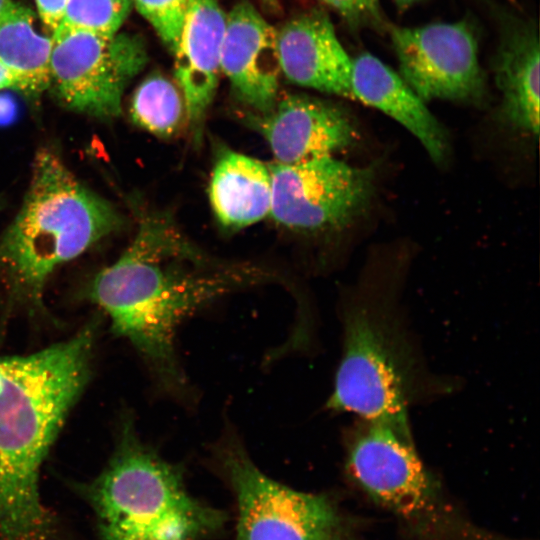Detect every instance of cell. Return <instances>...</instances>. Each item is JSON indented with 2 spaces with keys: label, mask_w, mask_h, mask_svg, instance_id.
<instances>
[{
  "label": "cell",
  "mask_w": 540,
  "mask_h": 540,
  "mask_svg": "<svg viewBox=\"0 0 540 540\" xmlns=\"http://www.w3.org/2000/svg\"><path fill=\"white\" fill-rule=\"evenodd\" d=\"M209 200L226 228L239 229L262 220L271 208L268 164L230 149L220 151L211 174Z\"/></svg>",
  "instance_id": "cell-16"
},
{
  "label": "cell",
  "mask_w": 540,
  "mask_h": 540,
  "mask_svg": "<svg viewBox=\"0 0 540 540\" xmlns=\"http://www.w3.org/2000/svg\"><path fill=\"white\" fill-rule=\"evenodd\" d=\"M68 0H35L44 25L54 33L61 25Z\"/></svg>",
  "instance_id": "cell-23"
},
{
  "label": "cell",
  "mask_w": 540,
  "mask_h": 540,
  "mask_svg": "<svg viewBox=\"0 0 540 540\" xmlns=\"http://www.w3.org/2000/svg\"><path fill=\"white\" fill-rule=\"evenodd\" d=\"M132 0H68L60 27L114 35L128 17Z\"/></svg>",
  "instance_id": "cell-20"
},
{
  "label": "cell",
  "mask_w": 540,
  "mask_h": 540,
  "mask_svg": "<svg viewBox=\"0 0 540 540\" xmlns=\"http://www.w3.org/2000/svg\"><path fill=\"white\" fill-rule=\"evenodd\" d=\"M348 467L370 496L404 516L419 514L434 498L433 482L409 431L367 423L351 446Z\"/></svg>",
  "instance_id": "cell-10"
},
{
  "label": "cell",
  "mask_w": 540,
  "mask_h": 540,
  "mask_svg": "<svg viewBox=\"0 0 540 540\" xmlns=\"http://www.w3.org/2000/svg\"><path fill=\"white\" fill-rule=\"evenodd\" d=\"M122 224L109 201L81 183L58 153L42 148L21 208L0 240V272L14 296L42 306L56 268Z\"/></svg>",
  "instance_id": "cell-3"
},
{
  "label": "cell",
  "mask_w": 540,
  "mask_h": 540,
  "mask_svg": "<svg viewBox=\"0 0 540 540\" xmlns=\"http://www.w3.org/2000/svg\"><path fill=\"white\" fill-rule=\"evenodd\" d=\"M255 129L265 138L275 162L295 164L332 156L354 143L353 121L340 107L302 95L277 101L262 116L251 117Z\"/></svg>",
  "instance_id": "cell-11"
},
{
  "label": "cell",
  "mask_w": 540,
  "mask_h": 540,
  "mask_svg": "<svg viewBox=\"0 0 540 540\" xmlns=\"http://www.w3.org/2000/svg\"><path fill=\"white\" fill-rule=\"evenodd\" d=\"M51 39L50 87L60 102L101 120L117 117L126 86L147 62L141 40L66 27Z\"/></svg>",
  "instance_id": "cell-5"
},
{
  "label": "cell",
  "mask_w": 540,
  "mask_h": 540,
  "mask_svg": "<svg viewBox=\"0 0 540 540\" xmlns=\"http://www.w3.org/2000/svg\"><path fill=\"white\" fill-rule=\"evenodd\" d=\"M400 76L424 102H478L485 94L476 39L463 22L394 27Z\"/></svg>",
  "instance_id": "cell-9"
},
{
  "label": "cell",
  "mask_w": 540,
  "mask_h": 540,
  "mask_svg": "<svg viewBox=\"0 0 540 540\" xmlns=\"http://www.w3.org/2000/svg\"><path fill=\"white\" fill-rule=\"evenodd\" d=\"M350 20L359 21L376 16L379 0H321Z\"/></svg>",
  "instance_id": "cell-22"
},
{
  "label": "cell",
  "mask_w": 540,
  "mask_h": 540,
  "mask_svg": "<svg viewBox=\"0 0 540 540\" xmlns=\"http://www.w3.org/2000/svg\"><path fill=\"white\" fill-rule=\"evenodd\" d=\"M15 2L13 0H0V16L6 12Z\"/></svg>",
  "instance_id": "cell-25"
},
{
  "label": "cell",
  "mask_w": 540,
  "mask_h": 540,
  "mask_svg": "<svg viewBox=\"0 0 540 540\" xmlns=\"http://www.w3.org/2000/svg\"><path fill=\"white\" fill-rule=\"evenodd\" d=\"M51 37L34 28L33 12L14 3L0 16V59L16 74L19 90L39 95L50 87Z\"/></svg>",
  "instance_id": "cell-18"
},
{
  "label": "cell",
  "mask_w": 540,
  "mask_h": 540,
  "mask_svg": "<svg viewBox=\"0 0 540 540\" xmlns=\"http://www.w3.org/2000/svg\"><path fill=\"white\" fill-rule=\"evenodd\" d=\"M220 66L242 102L262 114L273 109L281 73L276 30L249 2L226 15Z\"/></svg>",
  "instance_id": "cell-13"
},
{
  "label": "cell",
  "mask_w": 540,
  "mask_h": 540,
  "mask_svg": "<svg viewBox=\"0 0 540 540\" xmlns=\"http://www.w3.org/2000/svg\"><path fill=\"white\" fill-rule=\"evenodd\" d=\"M190 0H132L163 43L174 50Z\"/></svg>",
  "instance_id": "cell-21"
},
{
  "label": "cell",
  "mask_w": 540,
  "mask_h": 540,
  "mask_svg": "<svg viewBox=\"0 0 540 540\" xmlns=\"http://www.w3.org/2000/svg\"><path fill=\"white\" fill-rule=\"evenodd\" d=\"M87 491L105 540H197L222 521L188 494L179 468L140 439L130 418Z\"/></svg>",
  "instance_id": "cell-4"
},
{
  "label": "cell",
  "mask_w": 540,
  "mask_h": 540,
  "mask_svg": "<svg viewBox=\"0 0 540 540\" xmlns=\"http://www.w3.org/2000/svg\"><path fill=\"white\" fill-rule=\"evenodd\" d=\"M129 112L137 126L163 138L175 135L187 121L179 87L161 74L150 75L138 85Z\"/></svg>",
  "instance_id": "cell-19"
},
{
  "label": "cell",
  "mask_w": 540,
  "mask_h": 540,
  "mask_svg": "<svg viewBox=\"0 0 540 540\" xmlns=\"http://www.w3.org/2000/svg\"><path fill=\"white\" fill-rule=\"evenodd\" d=\"M225 29L226 14L218 0H190L173 53L175 82L196 144L218 87Z\"/></svg>",
  "instance_id": "cell-12"
},
{
  "label": "cell",
  "mask_w": 540,
  "mask_h": 540,
  "mask_svg": "<svg viewBox=\"0 0 540 540\" xmlns=\"http://www.w3.org/2000/svg\"><path fill=\"white\" fill-rule=\"evenodd\" d=\"M214 448L237 496L238 540L334 539L339 518L325 496L293 490L265 475L234 433Z\"/></svg>",
  "instance_id": "cell-6"
},
{
  "label": "cell",
  "mask_w": 540,
  "mask_h": 540,
  "mask_svg": "<svg viewBox=\"0 0 540 540\" xmlns=\"http://www.w3.org/2000/svg\"><path fill=\"white\" fill-rule=\"evenodd\" d=\"M269 279L247 264L224 263L197 248L165 214H150L124 253L98 272L87 297L104 311L115 336L146 361L164 393L186 398L175 337L192 313L236 289Z\"/></svg>",
  "instance_id": "cell-1"
},
{
  "label": "cell",
  "mask_w": 540,
  "mask_h": 540,
  "mask_svg": "<svg viewBox=\"0 0 540 540\" xmlns=\"http://www.w3.org/2000/svg\"><path fill=\"white\" fill-rule=\"evenodd\" d=\"M7 88H20L16 74L0 59V90Z\"/></svg>",
  "instance_id": "cell-24"
},
{
  "label": "cell",
  "mask_w": 540,
  "mask_h": 540,
  "mask_svg": "<svg viewBox=\"0 0 540 540\" xmlns=\"http://www.w3.org/2000/svg\"><path fill=\"white\" fill-rule=\"evenodd\" d=\"M270 214L275 222L300 231H323L348 224L370 202L375 173L333 156L295 164H268Z\"/></svg>",
  "instance_id": "cell-8"
},
{
  "label": "cell",
  "mask_w": 540,
  "mask_h": 540,
  "mask_svg": "<svg viewBox=\"0 0 540 540\" xmlns=\"http://www.w3.org/2000/svg\"><path fill=\"white\" fill-rule=\"evenodd\" d=\"M418 0H394V2L400 7V8H406L415 3Z\"/></svg>",
  "instance_id": "cell-26"
},
{
  "label": "cell",
  "mask_w": 540,
  "mask_h": 540,
  "mask_svg": "<svg viewBox=\"0 0 540 540\" xmlns=\"http://www.w3.org/2000/svg\"><path fill=\"white\" fill-rule=\"evenodd\" d=\"M540 47L536 30L523 28L505 42L496 65L502 113L513 127L539 134Z\"/></svg>",
  "instance_id": "cell-17"
},
{
  "label": "cell",
  "mask_w": 540,
  "mask_h": 540,
  "mask_svg": "<svg viewBox=\"0 0 540 540\" xmlns=\"http://www.w3.org/2000/svg\"><path fill=\"white\" fill-rule=\"evenodd\" d=\"M281 73L292 83L350 98L352 59L330 19L318 12L276 30Z\"/></svg>",
  "instance_id": "cell-14"
},
{
  "label": "cell",
  "mask_w": 540,
  "mask_h": 540,
  "mask_svg": "<svg viewBox=\"0 0 540 540\" xmlns=\"http://www.w3.org/2000/svg\"><path fill=\"white\" fill-rule=\"evenodd\" d=\"M96 324L26 355L0 357V539L44 540L41 466L91 371Z\"/></svg>",
  "instance_id": "cell-2"
},
{
  "label": "cell",
  "mask_w": 540,
  "mask_h": 540,
  "mask_svg": "<svg viewBox=\"0 0 540 540\" xmlns=\"http://www.w3.org/2000/svg\"><path fill=\"white\" fill-rule=\"evenodd\" d=\"M350 98L374 107L404 126L436 163L449 151L448 136L402 77L370 53L352 59Z\"/></svg>",
  "instance_id": "cell-15"
},
{
  "label": "cell",
  "mask_w": 540,
  "mask_h": 540,
  "mask_svg": "<svg viewBox=\"0 0 540 540\" xmlns=\"http://www.w3.org/2000/svg\"><path fill=\"white\" fill-rule=\"evenodd\" d=\"M384 323L365 310L345 319L344 349L331 409L354 413L367 423L409 431L403 362Z\"/></svg>",
  "instance_id": "cell-7"
}]
</instances>
